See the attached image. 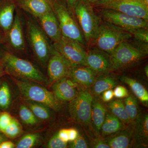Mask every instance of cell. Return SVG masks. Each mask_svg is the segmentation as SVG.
I'll return each instance as SVG.
<instances>
[{
  "label": "cell",
  "mask_w": 148,
  "mask_h": 148,
  "mask_svg": "<svg viewBox=\"0 0 148 148\" xmlns=\"http://www.w3.org/2000/svg\"><path fill=\"white\" fill-rule=\"evenodd\" d=\"M59 138L66 143L69 142V129H63L60 130L57 133Z\"/></svg>",
  "instance_id": "obj_40"
},
{
  "label": "cell",
  "mask_w": 148,
  "mask_h": 148,
  "mask_svg": "<svg viewBox=\"0 0 148 148\" xmlns=\"http://www.w3.org/2000/svg\"><path fill=\"white\" fill-rule=\"evenodd\" d=\"M0 1H1V0H0Z\"/></svg>",
  "instance_id": "obj_49"
},
{
  "label": "cell",
  "mask_w": 148,
  "mask_h": 148,
  "mask_svg": "<svg viewBox=\"0 0 148 148\" xmlns=\"http://www.w3.org/2000/svg\"><path fill=\"white\" fill-rule=\"evenodd\" d=\"M67 5L70 11L74 15V9H75V6L76 4L77 0H66Z\"/></svg>",
  "instance_id": "obj_43"
},
{
  "label": "cell",
  "mask_w": 148,
  "mask_h": 148,
  "mask_svg": "<svg viewBox=\"0 0 148 148\" xmlns=\"http://www.w3.org/2000/svg\"><path fill=\"white\" fill-rule=\"evenodd\" d=\"M53 94L59 102H70L76 97L78 85L69 77H66L56 82L52 85Z\"/></svg>",
  "instance_id": "obj_15"
},
{
  "label": "cell",
  "mask_w": 148,
  "mask_h": 148,
  "mask_svg": "<svg viewBox=\"0 0 148 148\" xmlns=\"http://www.w3.org/2000/svg\"><path fill=\"white\" fill-rule=\"evenodd\" d=\"M113 92L114 97L118 98H126L129 95L127 88L121 85L116 86Z\"/></svg>",
  "instance_id": "obj_37"
},
{
  "label": "cell",
  "mask_w": 148,
  "mask_h": 148,
  "mask_svg": "<svg viewBox=\"0 0 148 148\" xmlns=\"http://www.w3.org/2000/svg\"><path fill=\"white\" fill-rule=\"evenodd\" d=\"M16 8L14 0L0 1V29L5 37L13 24Z\"/></svg>",
  "instance_id": "obj_19"
},
{
  "label": "cell",
  "mask_w": 148,
  "mask_h": 148,
  "mask_svg": "<svg viewBox=\"0 0 148 148\" xmlns=\"http://www.w3.org/2000/svg\"><path fill=\"white\" fill-rule=\"evenodd\" d=\"M16 6L36 18L53 10V0H14Z\"/></svg>",
  "instance_id": "obj_16"
},
{
  "label": "cell",
  "mask_w": 148,
  "mask_h": 148,
  "mask_svg": "<svg viewBox=\"0 0 148 148\" xmlns=\"http://www.w3.org/2000/svg\"><path fill=\"white\" fill-rule=\"evenodd\" d=\"M108 108L111 113L118 118L123 123H131L132 121L125 110L123 101L120 100L112 101L109 103Z\"/></svg>",
  "instance_id": "obj_27"
},
{
  "label": "cell",
  "mask_w": 148,
  "mask_h": 148,
  "mask_svg": "<svg viewBox=\"0 0 148 148\" xmlns=\"http://www.w3.org/2000/svg\"><path fill=\"white\" fill-rule=\"evenodd\" d=\"M24 103L38 119L47 120L50 119L51 109L48 106L42 103L29 100H24Z\"/></svg>",
  "instance_id": "obj_26"
},
{
  "label": "cell",
  "mask_w": 148,
  "mask_h": 148,
  "mask_svg": "<svg viewBox=\"0 0 148 148\" xmlns=\"http://www.w3.org/2000/svg\"><path fill=\"white\" fill-rule=\"evenodd\" d=\"M94 8L111 9L148 21V5L140 0H98Z\"/></svg>",
  "instance_id": "obj_8"
},
{
  "label": "cell",
  "mask_w": 148,
  "mask_h": 148,
  "mask_svg": "<svg viewBox=\"0 0 148 148\" xmlns=\"http://www.w3.org/2000/svg\"><path fill=\"white\" fill-rule=\"evenodd\" d=\"M132 37L129 32L101 19L98 35L91 47H95L110 55L120 44Z\"/></svg>",
  "instance_id": "obj_6"
},
{
  "label": "cell",
  "mask_w": 148,
  "mask_h": 148,
  "mask_svg": "<svg viewBox=\"0 0 148 148\" xmlns=\"http://www.w3.org/2000/svg\"><path fill=\"white\" fill-rule=\"evenodd\" d=\"M123 123L112 113L106 112L105 120L101 127V132L103 137L124 129Z\"/></svg>",
  "instance_id": "obj_23"
},
{
  "label": "cell",
  "mask_w": 148,
  "mask_h": 148,
  "mask_svg": "<svg viewBox=\"0 0 148 148\" xmlns=\"http://www.w3.org/2000/svg\"><path fill=\"white\" fill-rule=\"evenodd\" d=\"M92 147L95 148H110L103 139H96L92 143Z\"/></svg>",
  "instance_id": "obj_39"
},
{
  "label": "cell",
  "mask_w": 148,
  "mask_h": 148,
  "mask_svg": "<svg viewBox=\"0 0 148 148\" xmlns=\"http://www.w3.org/2000/svg\"><path fill=\"white\" fill-rule=\"evenodd\" d=\"M69 147L71 148H88V144L82 135L79 134L78 136L75 140L71 142Z\"/></svg>",
  "instance_id": "obj_36"
},
{
  "label": "cell",
  "mask_w": 148,
  "mask_h": 148,
  "mask_svg": "<svg viewBox=\"0 0 148 148\" xmlns=\"http://www.w3.org/2000/svg\"><path fill=\"white\" fill-rule=\"evenodd\" d=\"M121 80L130 88L135 97L143 104L148 106V92L144 85L134 79L125 76L122 77Z\"/></svg>",
  "instance_id": "obj_24"
},
{
  "label": "cell",
  "mask_w": 148,
  "mask_h": 148,
  "mask_svg": "<svg viewBox=\"0 0 148 148\" xmlns=\"http://www.w3.org/2000/svg\"><path fill=\"white\" fill-rule=\"evenodd\" d=\"M23 132L22 126L16 119L13 118L11 122L9 125L3 133L10 138H15Z\"/></svg>",
  "instance_id": "obj_32"
},
{
  "label": "cell",
  "mask_w": 148,
  "mask_h": 148,
  "mask_svg": "<svg viewBox=\"0 0 148 148\" xmlns=\"http://www.w3.org/2000/svg\"><path fill=\"white\" fill-rule=\"evenodd\" d=\"M68 143H65L58 137L57 133L50 138L48 143L47 147L49 148H66Z\"/></svg>",
  "instance_id": "obj_34"
},
{
  "label": "cell",
  "mask_w": 148,
  "mask_h": 148,
  "mask_svg": "<svg viewBox=\"0 0 148 148\" xmlns=\"http://www.w3.org/2000/svg\"><path fill=\"white\" fill-rule=\"evenodd\" d=\"M86 1L90 2V3H92L96 2H97L98 0H86Z\"/></svg>",
  "instance_id": "obj_48"
},
{
  "label": "cell",
  "mask_w": 148,
  "mask_h": 148,
  "mask_svg": "<svg viewBox=\"0 0 148 148\" xmlns=\"http://www.w3.org/2000/svg\"><path fill=\"white\" fill-rule=\"evenodd\" d=\"M97 9L102 20L129 32L139 28H148V21L143 18L130 16L121 12L105 8Z\"/></svg>",
  "instance_id": "obj_9"
},
{
  "label": "cell",
  "mask_w": 148,
  "mask_h": 148,
  "mask_svg": "<svg viewBox=\"0 0 148 148\" xmlns=\"http://www.w3.org/2000/svg\"><path fill=\"white\" fill-rule=\"evenodd\" d=\"M5 74V73L4 71L2 66L0 64V79Z\"/></svg>",
  "instance_id": "obj_45"
},
{
  "label": "cell",
  "mask_w": 148,
  "mask_h": 148,
  "mask_svg": "<svg viewBox=\"0 0 148 148\" xmlns=\"http://www.w3.org/2000/svg\"><path fill=\"white\" fill-rule=\"evenodd\" d=\"M53 48L61 53L72 66H86V51L84 47L75 40L62 36L57 42H53Z\"/></svg>",
  "instance_id": "obj_11"
},
{
  "label": "cell",
  "mask_w": 148,
  "mask_h": 148,
  "mask_svg": "<svg viewBox=\"0 0 148 148\" xmlns=\"http://www.w3.org/2000/svg\"><path fill=\"white\" fill-rule=\"evenodd\" d=\"M79 133L77 130L75 128H70L69 129V141L72 142L73 140H75L78 136Z\"/></svg>",
  "instance_id": "obj_41"
},
{
  "label": "cell",
  "mask_w": 148,
  "mask_h": 148,
  "mask_svg": "<svg viewBox=\"0 0 148 148\" xmlns=\"http://www.w3.org/2000/svg\"><path fill=\"white\" fill-rule=\"evenodd\" d=\"M40 27L47 37L53 42H57L62 35L55 14L52 10L37 18Z\"/></svg>",
  "instance_id": "obj_17"
},
{
  "label": "cell",
  "mask_w": 148,
  "mask_h": 148,
  "mask_svg": "<svg viewBox=\"0 0 148 148\" xmlns=\"http://www.w3.org/2000/svg\"><path fill=\"white\" fill-rule=\"evenodd\" d=\"M107 110L104 106L97 100H92L91 123L97 135L101 132V127L105 119Z\"/></svg>",
  "instance_id": "obj_22"
},
{
  "label": "cell",
  "mask_w": 148,
  "mask_h": 148,
  "mask_svg": "<svg viewBox=\"0 0 148 148\" xmlns=\"http://www.w3.org/2000/svg\"><path fill=\"white\" fill-rule=\"evenodd\" d=\"M92 95L89 91L81 89L77 95L70 101L69 112L73 120L83 125L91 123Z\"/></svg>",
  "instance_id": "obj_10"
},
{
  "label": "cell",
  "mask_w": 148,
  "mask_h": 148,
  "mask_svg": "<svg viewBox=\"0 0 148 148\" xmlns=\"http://www.w3.org/2000/svg\"><path fill=\"white\" fill-rule=\"evenodd\" d=\"M12 97L9 86L6 81L0 84V109L6 110L11 103Z\"/></svg>",
  "instance_id": "obj_28"
},
{
  "label": "cell",
  "mask_w": 148,
  "mask_h": 148,
  "mask_svg": "<svg viewBox=\"0 0 148 148\" xmlns=\"http://www.w3.org/2000/svg\"><path fill=\"white\" fill-rule=\"evenodd\" d=\"M15 147V145L11 141H4L0 144V148H13Z\"/></svg>",
  "instance_id": "obj_42"
},
{
  "label": "cell",
  "mask_w": 148,
  "mask_h": 148,
  "mask_svg": "<svg viewBox=\"0 0 148 148\" xmlns=\"http://www.w3.org/2000/svg\"><path fill=\"white\" fill-rule=\"evenodd\" d=\"M124 106L131 121L135 120L139 115V106L137 98L133 95H129L124 100Z\"/></svg>",
  "instance_id": "obj_29"
},
{
  "label": "cell",
  "mask_w": 148,
  "mask_h": 148,
  "mask_svg": "<svg viewBox=\"0 0 148 148\" xmlns=\"http://www.w3.org/2000/svg\"><path fill=\"white\" fill-rule=\"evenodd\" d=\"M27 38L32 51L40 64L46 67L53 50L48 37L39 25L32 20H27Z\"/></svg>",
  "instance_id": "obj_7"
},
{
  "label": "cell",
  "mask_w": 148,
  "mask_h": 148,
  "mask_svg": "<svg viewBox=\"0 0 148 148\" xmlns=\"http://www.w3.org/2000/svg\"><path fill=\"white\" fill-rule=\"evenodd\" d=\"M114 97L113 90L112 89L105 90L102 92V99L104 102H110Z\"/></svg>",
  "instance_id": "obj_38"
},
{
  "label": "cell",
  "mask_w": 148,
  "mask_h": 148,
  "mask_svg": "<svg viewBox=\"0 0 148 148\" xmlns=\"http://www.w3.org/2000/svg\"><path fill=\"white\" fill-rule=\"evenodd\" d=\"M52 9L59 24L61 34L86 47L82 32L75 15L69 8L66 0H53Z\"/></svg>",
  "instance_id": "obj_4"
},
{
  "label": "cell",
  "mask_w": 148,
  "mask_h": 148,
  "mask_svg": "<svg viewBox=\"0 0 148 148\" xmlns=\"http://www.w3.org/2000/svg\"><path fill=\"white\" fill-rule=\"evenodd\" d=\"M74 14L82 32L86 46H92L98 35L101 18L92 5L86 0H77Z\"/></svg>",
  "instance_id": "obj_3"
},
{
  "label": "cell",
  "mask_w": 148,
  "mask_h": 148,
  "mask_svg": "<svg viewBox=\"0 0 148 148\" xmlns=\"http://www.w3.org/2000/svg\"><path fill=\"white\" fill-rule=\"evenodd\" d=\"M103 140L111 148H130L133 142L131 131L124 129L106 136Z\"/></svg>",
  "instance_id": "obj_20"
},
{
  "label": "cell",
  "mask_w": 148,
  "mask_h": 148,
  "mask_svg": "<svg viewBox=\"0 0 148 148\" xmlns=\"http://www.w3.org/2000/svg\"><path fill=\"white\" fill-rule=\"evenodd\" d=\"M71 66V63L53 47L47 65L48 84L52 85L56 82L68 77Z\"/></svg>",
  "instance_id": "obj_12"
},
{
  "label": "cell",
  "mask_w": 148,
  "mask_h": 148,
  "mask_svg": "<svg viewBox=\"0 0 148 148\" xmlns=\"http://www.w3.org/2000/svg\"><path fill=\"white\" fill-rule=\"evenodd\" d=\"M4 40L7 41L10 48L14 52L21 53L26 50L21 18L17 10L14 15L13 24L5 37Z\"/></svg>",
  "instance_id": "obj_14"
},
{
  "label": "cell",
  "mask_w": 148,
  "mask_h": 148,
  "mask_svg": "<svg viewBox=\"0 0 148 148\" xmlns=\"http://www.w3.org/2000/svg\"><path fill=\"white\" fill-rule=\"evenodd\" d=\"M12 77L24 100L42 103L57 112L60 110V102L56 100L52 91H49L38 83Z\"/></svg>",
  "instance_id": "obj_5"
},
{
  "label": "cell",
  "mask_w": 148,
  "mask_h": 148,
  "mask_svg": "<svg viewBox=\"0 0 148 148\" xmlns=\"http://www.w3.org/2000/svg\"><path fill=\"white\" fill-rule=\"evenodd\" d=\"M40 135L38 132L29 133L22 137L15 145L16 148H31L34 147L39 141Z\"/></svg>",
  "instance_id": "obj_31"
},
{
  "label": "cell",
  "mask_w": 148,
  "mask_h": 148,
  "mask_svg": "<svg viewBox=\"0 0 148 148\" xmlns=\"http://www.w3.org/2000/svg\"><path fill=\"white\" fill-rule=\"evenodd\" d=\"M86 51V64L97 74L104 75L111 71L110 55L95 47Z\"/></svg>",
  "instance_id": "obj_13"
},
{
  "label": "cell",
  "mask_w": 148,
  "mask_h": 148,
  "mask_svg": "<svg viewBox=\"0 0 148 148\" xmlns=\"http://www.w3.org/2000/svg\"><path fill=\"white\" fill-rule=\"evenodd\" d=\"M117 84L116 80L112 76L102 75L96 78L95 82L92 85V92L96 96L100 95L105 90L112 89Z\"/></svg>",
  "instance_id": "obj_25"
},
{
  "label": "cell",
  "mask_w": 148,
  "mask_h": 148,
  "mask_svg": "<svg viewBox=\"0 0 148 148\" xmlns=\"http://www.w3.org/2000/svg\"><path fill=\"white\" fill-rule=\"evenodd\" d=\"M97 75L88 66L76 65L71 67L68 77L78 85L89 88L94 84Z\"/></svg>",
  "instance_id": "obj_18"
},
{
  "label": "cell",
  "mask_w": 148,
  "mask_h": 148,
  "mask_svg": "<svg viewBox=\"0 0 148 148\" xmlns=\"http://www.w3.org/2000/svg\"><path fill=\"white\" fill-rule=\"evenodd\" d=\"M6 140H7V138L4 135L0 133V144Z\"/></svg>",
  "instance_id": "obj_44"
},
{
  "label": "cell",
  "mask_w": 148,
  "mask_h": 148,
  "mask_svg": "<svg viewBox=\"0 0 148 148\" xmlns=\"http://www.w3.org/2000/svg\"><path fill=\"white\" fill-rule=\"evenodd\" d=\"M133 130L131 131L132 138L136 143L146 145L148 140V114L138 115L133 121Z\"/></svg>",
  "instance_id": "obj_21"
},
{
  "label": "cell",
  "mask_w": 148,
  "mask_h": 148,
  "mask_svg": "<svg viewBox=\"0 0 148 148\" xmlns=\"http://www.w3.org/2000/svg\"><path fill=\"white\" fill-rule=\"evenodd\" d=\"M136 40L141 42H148V28H139L133 29L129 32Z\"/></svg>",
  "instance_id": "obj_33"
},
{
  "label": "cell",
  "mask_w": 148,
  "mask_h": 148,
  "mask_svg": "<svg viewBox=\"0 0 148 148\" xmlns=\"http://www.w3.org/2000/svg\"><path fill=\"white\" fill-rule=\"evenodd\" d=\"M148 43L129 40L123 42L110 54L111 71H120L138 64L147 56Z\"/></svg>",
  "instance_id": "obj_2"
},
{
  "label": "cell",
  "mask_w": 148,
  "mask_h": 148,
  "mask_svg": "<svg viewBox=\"0 0 148 148\" xmlns=\"http://www.w3.org/2000/svg\"><path fill=\"white\" fill-rule=\"evenodd\" d=\"M4 35L3 33L0 32V43L1 42L3 41L4 40Z\"/></svg>",
  "instance_id": "obj_46"
},
{
  "label": "cell",
  "mask_w": 148,
  "mask_h": 148,
  "mask_svg": "<svg viewBox=\"0 0 148 148\" xmlns=\"http://www.w3.org/2000/svg\"><path fill=\"white\" fill-rule=\"evenodd\" d=\"M19 115L21 121L27 125H36L39 122L40 119L25 104L21 105L19 107Z\"/></svg>",
  "instance_id": "obj_30"
},
{
  "label": "cell",
  "mask_w": 148,
  "mask_h": 148,
  "mask_svg": "<svg viewBox=\"0 0 148 148\" xmlns=\"http://www.w3.org/2000/svg\"><path fill=\"white\" fill-rule=\"evenodd\" d=\"M145 73L146 74V75L147 76V77H148V65H147V66H146V67H145Z\"/></svg>",
  "instance_id": "obj_47"
},
{
  "label": "cell",
  "mask_w": 148,
  "mask_h": 148,
  "mask_svg": "<svg viewBox=\"0 0 148 148\" xmlns=\"http://www.w3.org/2000/svg\"><path fill=\"white\" fill-rule=\"evenodd\" d=\"M13 117L7 112L0 114V131L3 133L7 127L10 124Z\"/></svg>",
  "instance_id": "obj_35"
},
{
  "label": "cell",
  "mask_w": 148,
  "mask_h": 148,
  "mask_svg": "<svg viewBox=\"0 0 148 148\" xmlns=\"http://www.w3.org/2000/svg\"><path fill=\"white\" fill-rule=\"evenodd\" d=\"M5 74L12 77L48 84V79L32 62L19 58L9 51H5L0 60Z\"/></svg>",
  "instance_id": "obj_1"
}]
</instances>
